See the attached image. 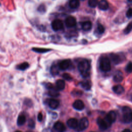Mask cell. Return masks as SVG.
Returning a JSON list of instances; mask_svg holds the SVG:
<instances>
[{
    "label": "cell",
    "mask_w": 132,
    "mask_h": 132,
    "mask_svg": "<svg viewBox=\"0 0 132 132\" xmlns=\"http://www.w3.org/2000/svg\"><path fill=\"white\" fill-rule=\"evenodd\" d=\"M56 87L59 90H62L64 89L65 82L62 79H58L56 81Z\"/></svg>",
    "instance_id": "21"
},
{
    "label": "cell",
    "mask_w": 132,
    "mask_h": 132,
    "mask_svg": "<svg viewBox=\"0 0 132 132\" xmlns=\"http://www.w3.org/2000/svg\"><path fill=\"white\" fill-rule=\"evenodd\" d=\"M29 67V64L27 62H23L17 66V69L20 70H25Z\"/></svg>",
    "instance_id": "24"
},
{
    "label": "cell",
    "mask_w": 132,
    "mask_h": 132,
    "mask_svg": "<svg viewBox=\"0 0 132 132\" xmlns=\"http://www.w3.org/2000/svg\"><path fill=\"white\" fill-rule=\"evenodd\" d=\"M98 4V0H89L88 5L90 7L95 8Z\"/></svg>",
    "instance_id": "26"
},
{
    "label": "cell",
    "mask_w": 132,
    "mask_h": 132,
    "mask_svg": "<svg viewBox=\"0 0 132 132\" xmlns=\"http://www.w3.org/2000/svg\"><path fill=\"white\" fill-rule=\"evenodd\" d=\"M123 113V120L125 123H129L131 121V111L130 108L127 106L123 107L122 109Z\"/></svg>",
    "instance_id": "3"
},
{
    "label": "cell",
    "mask_w": 132,
    "mask_h": 132,
    "mask_svg": "<svg viewBox=\"0 0 132 132\" xmlns=\"http://www.w3.org/2000/svg\"><path fill=\"white\" fill-rule=\"evenodd\" d=\"M97 30L98 32L100 34H103V33L104 32L105 28H104V27L102 24H98V25H97Z\"/></svg>",
    "instance_id": "30"
},
{
    "label": "cell",
    "mask_w": 132,
    "mask_h": 132,
    "mask_svg": "<svg viewBox=\"0 0 132 132\" xmlns=\"http://www.w3.org/2000/svg\"><path fill=\"white\" fill-rule=\"evenodd\" d=\"M98 6L99 9L102 10H106L108 8V3L106 0H101L98 2Z\"/></svg>",
    "instance_id": "14"
},
{
    "label": "cell",
    "mask_w": 132,
    "mask_h": 132,
    "mask_svg": "<svg viewBox=\"0 0 132 132\" xmlns=\"http://www.w3.org/2000/svg\"><path fill=\"white\" fill-rule=\"evenodd\" d=\"M90 65L87 60H82L78 64V69L81 76L84 78H87L90 75Z\"/></svg>",
    "instance_id": "1"
},
{
    "label": "cell",
    "mask_w": 132,
    "mask_h": 132,
    "mask_svg": "<svg viewBox=\"0 0 132 132\" xmlns=\"http://www.w3.org/2000/svg\"><path fill=\"white\" fill-rule=\"evenodd\" d=\"M54 128L58 132H64L65 130V127L64 125L60 121L56 122L54 125Z\"/></svg>",
    "instance_id": "12"
},
{
    "label": "cell",
    "mask_w": 132,
    "mask_h": 132,
    "mask_svg": "<svg viewBox=\"0 0 132 132\" xmlns=\"http://www.w3.org/2000/svg\"><path fill=\"white\" fill-rule=\"evenodd\" d=\"M131 121H132V112L131 113Z\"/></svg>",
    "instance_id": "39"
},
{
    "label": "cell",
    "mask_w": 132,
    "mask_h": 132,
    "mask_svg": "<svg viewBox=\"0 0 132 132\" xmlns=\"http://www.w3.org/2000/svg\"><path fill=\"white\" fill-rule=\"evenodd\" d=\"M112 90L113 92L117 94H121L123 93L124 91V89L123 87L120 85L114 86L112 88Z\"/></svg>",
    "instance_id": "15"
},
{
    "label": "cell",
    "mask_w": 132,
    "mask_h": 132,
    "mask_svg": "<svg viewBox=\"0 0 132 132\" xmlns=\"http://www.w3.org/2000/svg\"><path fill=\"white\" fill-rule=\"evenodd\" d=\"M82 1H84V0H82Z\"/></svg>",
    "instance_id": "42"
},
{
    "label": "cell",
    "mask_w": 132,
    "mask_h": 132,
    "mask_svg": "<svg viewBox=\"0 0 132 132\" xmlns=\"http://www.w3.org/2000/svg\"><path fill=\"white\" fill-rule=\"evenodd\" d=\"M48 94L50 96H52V97H57L59 95L58 91H57L56 89H54V88L50 89V91H48Z\"/></svg>",
    "instance_id": "23"
},
{
    "label": "cell",
    "mask_w": 132,
    "mask_h": 132,
    "mask_svg": "<svg viewBox=\"0 0 132 132\" xmlns=\"http://www.w3.org/2000/svg\"><path fill=\"white\" fill-rule=\"evenodd\" d=\"M80 85L82 88H84L85 90H89L90 89L91 87V83L88 80H84L80 82Z\"/></svg>",
    "instance_id": "20"
},
{
    "label": "cell",
    "mask_w": 132,
    "mask_h": 132,
    "mask_svg": "<svg viewBox=\"0 0 132 132\" xmlns=\"http://www.w3.org/2000/svg\"><path fill=\"white\" fill-rule=\"evenodd\" d=\"M99 67L102 71H109L111 69V64L109 59L106 57H103L102 58H101L100 60Z\"/></svg>",
    "instance_id": "2"
},
{
    "label": "cell",
    "mask_w": 132,
    "mask_h": 132,
    "mask_svg": "<svg viewBox=\"0 0 132 132\" xmlns=\"http://www.w3.org/2000/svg\"><path fill=\"white\" fill-rule=\"evenodd\" d=\"M26 122V118L24 115H20L18 117L17 120V124L19 126L23 125Z\"/></svg>",
    "instance_id": "22"
},
{
    "label": "cell",
    "mask_w": 132,
    "mask_h": 132,
    "mask_svg": "<svg viewBox=\"0 0 132 132\" xmlns=\"http://www.w3.org/2000/svg\"><path fill=\"white\" fill-rule=\"evenodd\" d=\"M52 27L54 31H58L63 29V23L62 21L59 19L54 20L52 23Z\"/></svg>",
    "instance_id": "4"
},
{
    "label": "cell",
    "mask_w": 132,
    "mask_h": 132,
    "mask_svg": "<svg viewBox=\"0 0 132 132\" xmlns=\"http://www.w3.org/2000/svg\"><path fill=\"white\" fill-rule=\"evenodd\" d=\"M89 125V121L86 117H84L80 119L78 125V130L79 131L83 130L86 129Z\"/></svg>",
    "instance_id": "5"
},
{
    "label": "cell",
    "mask_w": 132,
    "mask_h": 132,
    "mask_svg": "<svg viewBox=\"0 0 132 132\" xmlns=\"http://www.w3.org/2000/svg\"><path fill=\"white\" fill-rule=\"evenodd\" d=\"M43 119V117H42V114L41 113H39L38 115V120L39 121H41Z\"/></svg>",
    "instance_id": "36"
},
{
    "label": "cell",
    "mask_w": 132,
    "mask_h": 132,
    "mask_svg": "<svg viewBox=\"0 0 132 132\" xmlns=\"http://www.w3.org/2000/svg\"><path fill=\"white\" fill-rule=\"evenodd\" d=\"M81 28L84 31H89L92 28V23L90 21H85L82 23Z\"/></svg>",
    "instance_id": "17"
},
{
    "label": "cell",
    "mask_w": 132,
    "mask_h": 132,
    "mask_svg": "<svg viewBox=\"0 0 132 132\" xmlns=\"http://www.w3.org/2000/svg\"><path fill=\"white\" fill-rule=\"evenodd\" d=\"M125 71L127 73H130L132 72V62H129L126 67H125Z\"/></svg>",
    "instance_id": "29"
},
{
    "label": "cell",
    "mask_w": 132,
    "mask_h": 132,
    "mask_svg": "<svg viewBox=\"0 0 132 132\" xmlns=\"http://www.w3.org/2000/svg\"><path fill=\"white\" fill-rule=\"evenodd\" d=\"M132 30V22H130L127 26L126 27V28L124 30V32L125 34H129Z\"/></svg>",
    "instance_id": "27"
},
{
    "label": "cell",
    "mask_w": 132,
    "mask_h": 132,
    "mask_svg": "<svg viewBox=\"0 0 132 132\" xmlns=\"http://www.w3.org/2000/svg\"><path fill=\"white\" fill-rule=\"evenodd\" d=\"M110 57L113 62L116 64H119L123 60V58L122 57V56H120L119 54H114V53L111 54Z\"/></svg>",
    "instance_id": "9"
},
{
    "label": "cell",
    "mask_w": 132,
    "mask_h": 132,
    "mask_svg": "<svg viewBox=\"0 0 132 132\" xmlns=\"http://www.w3.org/2000/svg\"><path fill=\"white\" fill-rule=\"evenodd\" d=\"M62 77L64 79H65L67 80H69V81L72 80V79L71 76L69 74H68V73H64L62 75Z\"/></svg>",
    "instance_id": "31"
},
{
    "label": "cell",
    "mask_w": 132,
    "mask_h": 132,
    "mask_svg": "<svg viewBox=\"0 0 132 132\" xmlns=\"http://www.w3.org/2000/svg\"><path fill=\"white\" fill-rule=\"evenodd\" d=\"M80 5L79 0H71L69 2V7L72 9H76Z\"/></svg>",
    "instance_id": "19"
},
{
    "label": "cell",
    "mask_w": 132,
    "mask_h": 132,
    "mask_svg": "<svg viewBox=\"0 0 132 132\" xmlns=\"http://www.w3.org/2000/svg\"><path fill=\"white\" fill-rule=\"evenodd\" d=\"M97 123L99 128L102 130H105L107 129L108 126H109L105 120H103L100 118L97 119Z\"/></svg>",
    "instance_id": "11"
},
{
    "label": "cell",
    "mask_w": 132,
    "mask_h": 132,
    "mask_svg": "<svg viewBox=\"0 0 132 132\" xmlns=\"http://www.w3.org/2000/svg\"><path fill=\"white\" fill-rule=\"evenodd\" d=\"M49 106L53 109H56L59 105V102L56 99H51L48 103Z\"/></svg>",
    "instance_id": "16"
},
{
    "label": "cell",
    "mask_w": 132,
    "mask_h": 132,
    "mask_svg": "<svg viewBox=\"0 0 132 132\" xmlns=\"http://www.w3.org/2000/svg\"><path fill=\"white\" fill-rule=\"evenodd\" d=\"M71 64V61L70 59H65L61 61L59 64L58 67L59 69L61 70H65L68 69Z\"/></svg>",
    "instance_id": "8"
},
{
    "label": "cell",
    "mask_w": 132,
    "mask_h": 132,
    "mask_svg": "<svg viewBox=\"0 0 132 132\" xmlns=\"http://www.w3.org/2000/svg\"><path fill=\"white\" fill-rule=\"evenodd\" d=\"M32 50L37 53H46L50 51V49L42 48H33Z\"/></svg>",
    "instance_id": "28"
},
{
    "label": "cell",
    "mask_w": 132,
    "mask_h": 132,
    "mask_svg": "<svg viewBox=\"0 0 132 132\" xmlns=\"http://www.w3.org/2000/svg\"><path fill=\"white\" fill-rule=\"evenodd\" d=\"M67 125L71 128H77L78 125V121L75 118H70L67 122Z\"/></svg>",
    "instance_id": "10"
},
{
    "label": "cell",
    "mask_w": 132,
    "mask_h": 132,
    "mask_svg": "<svg viewBox=\"0 0 132 132\" xmlns=\"http://www.w3.org/2000/svg\"><path fill=\"white\" fill-rule=\"evenodd\" d=\"M59 67L56 66V65H53L51 67V72L52 75H56L58 74L59 72Z\"/></svg>",
    "instance_id": "25"
},
{
    "label": "cell",
    "mask_w": 132,
    "mask_h": 132,
    "mask_svg": "<svg viewBox=\"0 0 132 132\" xmlns=\"http://www.w3.org/2000/svg\"><path fill=\"white\" fill-rule=\"evenodd\" d=\"M28 126L31 128H34L35 126V124L34 121L32 119H29L28 122Z\"/></svg>",
    "instance_id": "32"
},
{
    "label": "cell",
    "mask_w": 132,
    "mask_h": 132,
    "mask_svg": "<svg viewBox=\"0 0 132 132\" xmlns=\"http://www.w3.org/2000/svg\"><path fill=\"white\" fill-rule=\"evenodd\" d=\"M45 7L44 5H41L38 8V10L40 12H43V11H45Z\"/></svg>",
    "instance_id": "34"
},
{
    "label": "cell",
    "mask_w": 132,
    "mask_h": 132,
    "mask_svg": "<svg viewBox=\"0 0 132 132\" xmlns=\"http://www.w3.org/2000/svg\"><path fill=\"white\" fill-rule=\"evenodd\" d=\"M116 118L117 116L116 113L113 111H110L107 114L105 120L107 122V123L110 125L111 123L115 122V121L116 120Z\"/></svg>",
    "instance_id": "6"
},
{
    "label": "cell",
    "mask_w": 132,
    "mask_h": 132,
    "mask_svg": "<svg viewBox=\"0 0 132 132\" xmlns=\"http://www.w3.org/2000/svg\"><path fill=\"white\" fill-rule=\"evenodd\" d=\"M123 79L122 73L121 72H117L113 76V80L116 82H121Z\"/></svg>",
    "instance_id": "18"
},
{
    "label": "cell",
    "mask_w": 132,
    "mask_h": 132,
    "mask_svg": "<svg viewBox=\"0 0 132 132\" xmlns=\"http://www.w3.org/2000/svg\"><path fill=\"white\" fill-rule=\"evenodd\" d=\"M65 24L67 27L71 28L75 26L76 24V19L72 16H69L65 19Z\"/></svg>",
    "instance_id": "7"
},
{
    "label": "cell",
    "mask_w": 132,
    "mask_h": 132,
    "mask_svg": "<svg viewBox=\"0 0 132 132\" xmlns=\"http://www.w3.org/2000/svg\"><path fill=\"white\" fill-rule=\"evenodd\" d=\"M127 1L129 2H132V0H127Z\"/></svg>",
    "instance_id": "38"
},
{
    "label": "cell",
    "mask_w": 132,
    "mask_h": 132,
    "mask_svg": "<svg viewBox=\"0 0 132 132\" xmlns=\"http://www.w3.org/2000/svg\"><path fill=\"white\" fill-rule=\"evenodd\" d=\"M73 107L74 109L77 110H82L85 107V105L83 102L80 100H76L73 104Z\"/></svg>",
    "instance_id": "13"
},
{
    "label": "cell",
    "mask_w": 132,
    "mask_h": 132,
    "mask_svg": "<svg viewBox=\"0 0 132 132\" xmlns=\"http://www.w3.org/2000/svg\"><path fill=\"white\" fill-rule=\"evenodd\" d=\"M90 132H94V131H90Z\"/></svg>",
    "instance_id": "41"
},
{
    "label": "cell",
    "mask_w": 132,
    "mask_h": 132,
    "mask_svg": "<svg viewBox=\"0 0 132 132\" xmlns=\"http://www.w3.org/2000/svg\"><path fill=\"white\" fill-rule=\"evenodd\" d=\"M126 15L128 18H130L132 17V8H130L127 10L126 13Z\"/></svg>",
    "instance_id": "33"
},
{
    "label": "cell",
    "mask_w": 132,
    "mask_h": 132,
    "mask_svg": "<svg viewBox=\"0 0 132 132\" xmlns=\"http://www.w3.org/2000/svg\"><path fill=\"white\" fill-rule=\"evenodd\" d=\"M15 132H21V131H19V130H17V131H15Z\"/></svg>",
    "instance_id": "40"
},
{
    "label": "cell",
    "mask_w": 132,
    "mask_h": 132,
    "mask_svg": "<svg viewBox=\"0 0 132 132\" xmlns=\"http://www.w3.org/2000/svg\"><path fill=\"white\" fill-rule=\"evenodd\" d=\"M46 88H47L48 89H51L52 88H53V86L52 84L51 83H47L46 85Z\"/></svg>",
    "instance_id": "35"
},
{
    "label": "cell",
    "mask_w": 132,
    "mask_h": 132,
    "mask_svg": "<svg viewBox=\"0 0 132 132\" xmlns=\"http://www.w3.org/2000/svg\"><path fill=\"white\" fill-rule=\"evenodd\" d=\"M122 132H131V131L129 129H125Z\"/></svg>",
    "instance_id": "37"
}]
</instances>
